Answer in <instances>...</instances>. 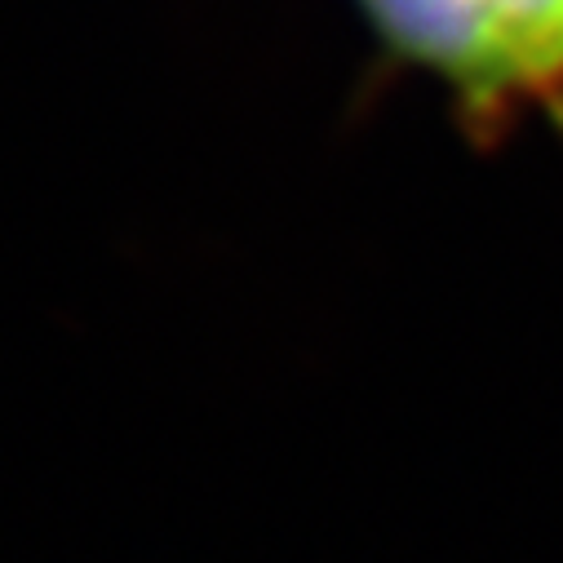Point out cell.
<instances>
[{
	"label": "cell",
	"mask_w": 563,
	"mask_h": 563,
	"mask_svg": "<svg viewBox=\"0 0 563 563\" xmlns=\"http://www.w3.org/2000/svg\"><path fill=\"white\" fill-rule=\"evenodd\" d=\"M462 14L471 27L462 102L475 115L563 89V0H462Z\"/></svg>",
	"instance_id": "obj_1"
}]
</instances>
